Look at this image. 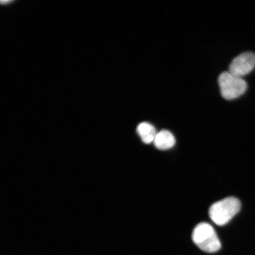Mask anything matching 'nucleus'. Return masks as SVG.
<instances>
[{
    "label": "nucleus",
    "mask_w": 255,
    "mask_h": 255,
    "mask_svg": "<svg viewBox=\"0 0 255 255\" xmlns=\"http://www.w3.org/2000/svg\"><path fill=\"white\" fill-rule=\"evenodd\" d=\"M241 208L240 201L235 197H229L213 204L209 214L216 225L222 226L230 222Z\"/></svg>",
    "instance_id": "1"
},
{
    "label": "nucleus",
    "mask_w": 255,
    "mask_h": 255,
    "mask_svg": "<svg viewBox=\"0 0 255 255\" xmlns=\"http://www.w3.org/2000/svg\"><path fill=\"white\" fill-rule=\"evenodd\" d=\"M194 244L201 250L207 253H215L221 248V243L216 232L209 223H199L192 234Z\"/></svg>",
    "instance_id": "2"
},
{
    "label": "nucleus",
    "mask_w": 255,
    "mask_h": 255,
    "mask_svg": "<svg viewBox=\"0 0 255 255\" xmlns=\"http://www.w3.org/2000/svg\"><path fill=\"white\" fill-rule=\"evenodd\" d=\"M218 83L222 97L227 100L241 97L247 91L248 87L247 82L243 79L229 72H223L219 76Z\"/></svg>",
    "instance_id": "3"
},
{
    "label": "nucleus",
    "mask_w": 255,
    "mask_h": 255,
    "mask_svg": "<svg viewBox=\"0 0 255 255\" xmlns=\"http://www.w3.org/2000/svg\"><path fill=\"white\" fill-rule=\"evenodd\" d=\"M255 68V54L245 52L236 57L229 68V72L238 77L247 75Z\"/></svg>",
    "instance_id": "4"
},
{
    "label": "nucleus",
    "mask_w": 255,
    "mask_h": 255,
    "mask_svg": "<svg viewBox=\"0 0 255 255\" xmlns=\"http://www.w3.org/2000/svg\"><path fill=\"white\" fill-rule=\"evenodd\" d=\"M153 143L159 150H167L173 147L175 139L173 133L167 130H162L157 133Z\"/></svg>",
    "instance_id": "5"
},
{
    "label": "nucleus",
    "mask_w": 255,
    "mask_h": 255,
    "mask_svg": "<svg viewBox=\"0 0 255 255\" xmlns=\"http://www.w3.org/2000/svg\"><path fill=\"white\" fill-rule=\"evenodd\" d=\"M136 130L142 142L146 144L154 142L158 133L155 127L148 123L139 124Z\"/></svg>",
    "instance_id": "6"
},
{
    "label": "nucleus",
    "mask_w": 255,
    "mask_h": 255,
    "mask_svg": "<svg viewBox=\"0 0 255 255\" xmlns=\"http://www.w3.org/2000/svg\"><path fill=\"white\" fill-rule=\"evenodd\" d=\"M10 1H1V3L2 4H7V3L10 2Z\"/></svg>",
    "instance_id": "7"
}]
</instances>
